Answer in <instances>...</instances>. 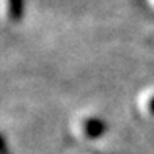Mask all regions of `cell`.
<instances>
[{"label":"cell","instance_id":"obj_2","mask_svg":"<svg viewBox=\"0 0 154 154\" xmlns=\"http://www.w3.org/2000/svg\"><path fill=\"white\" fill-rule=\"evenodd\" d=\"M5 14L11 22H20L25 16V0H5Z\"/></svg>","mask_w":154,"mask_h":154},{"label":"cell","instance_id":"obj_4","mask_svg":"<svg viewBox=\"0 0 154 154\" xmlns=\"http://www.w3.org/2000/svg\"><path fill=\"white\" fill-rule=\"evenodd\" d=\"M0 154H11L10 146L6 143V138L3 137V134L0 132Z\"/></svg>","mask_w":154,"mask_h":154},{"label":"cell","instance_id":"obj_3","mask_svg":"<svg viewBox=\"0 0 154 154\" xmlns=\"http://www.w3.org/2000/svg\"><path fill=\"white\" fill-rule=\"evenodd\" d=\"M142 106H143V110L146 112V115L154 118V93H149V94L145 96Z\"/></svg>","mask_w":154,"mask_h":154},{"label":"cell","instance_id":"obj_1","mask_svg":"<svg viewBox=\"0 0 154 154\" xmlns=\"http://www.w3.org/2000/svg\"><path fill=\"white\" fill-rule=\"evenodd\" d=\"M75 128L80 138L88 140V142H96V140H99L106 135L107 123L104 121V118L97 115H87L77 121Z\"/></svg>","mask_w":154,"mask_h":154}]
</instances>
